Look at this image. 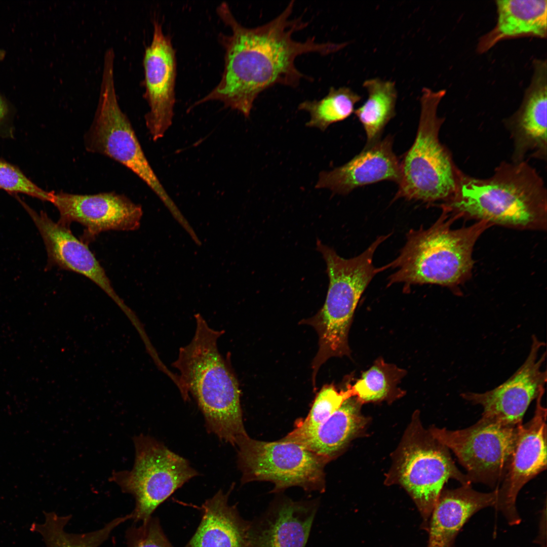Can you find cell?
<instances>
[{
	"instance_id": "4",
	"label": "cell",
	"mask_w": 547,
	"mask_h": 547,
	"mask_svg": "<svg viewBox=\"0 0 547 547\" xmlns=\"http://www.w3.org/2000/svg\"><path fill=\"white\" fill-rule=\"evenodd\" d=\"M456 219L442 211L429 228L409 230L398 256L386 264L395 270L388 278L387 286L403 284L406 292L413 285L435 284L454 290L468 280L474 264V246L492 225L479 221L453 229Z\"/></svg>"
},
{
	"instance_id": "29",
	"label": "cell",
	"mask_w": 547,
	"mask_h": 547,
	"mask_svg": "<svg viewBox=\"0 0 547 547\" xmlns=\"http://www.w3.org/2000/svg\"><path fill=\"white\" fill-rule=\"evenodd\" d=\"M0 189L11 194L23 193L51 203L54 192L42 189L19 167L2 159H0Z\"/></svg>"
},
{
	"instance_id": "2",
	"label": "cell",
	"mask_w": 547,
	"mask_h": 547,
	"mask_svg": "<svg viewBox=\"0 0 547 547\" xmlns=\"http://www.w3.org/2000/svg\"><path fill=\"white\" fill-rule=\"evenodd\" d=\"M440 207L456 219L484 221L492 226L520 230L546 229V187L525 161L502 162L487 178L459 170L453 196Z\"/></svg>"
},
{
	"instance_id": "18",
	"label": "cell",
	"mask_w": 547,
	"mask_h": 547,
	"mask_svg": "<svg viewBox=\"0 0 547 547\" xmlns=\"http://www.w3.org/2000/svg\"><path fill=\"white\" fill-rule=\"evenodd\" d=\"M533 73L519 109L504 122L514 143L513 162L526 155L546 160L547 64L546 59L533 62Z\"/></svg>"
},
{
	"instance_id": "15",
	"label": "cell",
	"mask_w": 547,
	"mask_h": 547,
	"mask_svg": "<svg viewBox=\"0 0 547 547\" xmlns=\"http://www.w3.org/2000/svg\"><path fill=\"white\" fill-rule=\"evenodd\" d=\"M51 203L59 213L58 222L67 226L80 223L86 237L91 238L109 230H136L143 214L140 205L113 191L93 194L54 191Z\"/></svg>"
},
{
	"instance_id": "16",
	"label": "cell",
	"mask_w": 547,
	"mask_h": 547,
	"mask_svg": "<svg viewBox=\"0 0 547 547\" xmlns=\"http://www.w3.org/2000/svg\"><path fill=\"white\" fill-rule=\"evenodd\" d=\"M14 197L29 214L42 237L47 253L48 268L57 267L82 275L122 304L103 267L87 244L73 235L69 226L54 221L45 212H36L17 195Z\"/></svg>"
},
{
	"instance_id": "11",
	"label": "cell",
	"mask_w": 547,
	"mask_h": 547,
	"mask_svg": "<svg viewBox=\"0 0 547 547\" xmlns=\"http://www.w3.org/2000/svg\"><path fill=\"white\" fill-rule=\"evenodd\" d=\"M519 426H505L481 418L464 429L433 427L429 432L455 454L472 483L495 489L505 474Z\"/></svg>"
},
{
	"instance_id": "32",
	"label": "cell",
	"mask_w": 547,
	"mask_h": 547,
	"mask_svg": "<svg viewBox=\"0 0 547 547\" xmlns=\"http://www.w3.org/2000/svg\"><path fill=\"white\" fill-rule=\"evenodd\" d=\"M4 56V52L3 51H0V60L2 59Z\"/></svg>"
},
{
	"instance_id": "9",
	"label": "cell",
	"mask_w": 547,
	"mask_h": 547,
	"mask_svg": "<svg viewBox=\"0 0 547 547\" xmlns=\"http://www.w3.org/2000/svg\"><path fill=\"white\" fill-rule=\"evenodd\" d=\"M236 446L242 483L269 481L275 485L272 492L292 486L307 491H324V467L330 461L326 458L296 443L281 440L258 441L248 435L241 438Z\"/></svg>"
},
{
	"instance_id": "30",
	"label": "cell",
	"mask_w": 547,
	"mask_h": 547,
	"mask_svg": "<svg viewBox=\"0 0 547 547\" xmlns=\"http://www.w3.org/2000/svg\"><path fill=\"white\" fill-rule=\"evenodd\" d=\"M128 547H174L165 535L157 517H151L139 526L126 532Z\"/></svg>"
},
{
	"instance_id": "17",
	"label": "cell",
	"mask_w": 547,
	"mask_h": 547,
	"mask_svg": "<svg viewBox=\"0 0 547 547\" xmlns=\"http://www.w3.org/2000/svg\"><path fill=\"white\" fill-rule=\"evenodd\" d=\"M318 499L295 501L276 497L250 521L248 547H305L318 511Z\"/></svg>"
},
{
	"instance_id": "31",
	"label": "cell",
	"mask_w": 547,
	"mask_h": 547,
	"mask_svg": "<svg viewBox=\"0 0 547 547\" xmlns=\"http://www.w3.org/2000/svg\"><path fill=\"white\" fill-rule=\"evenodd\" d=\"M13 126L10 122L9 107L0 96V137L13 138Z\"/></svg>"
},
{
	"instance_id": "10",
	"label": "cell",
	"mask_w": 547,
	"mask_h": 547,
	"mask_svg": "<svg viewBox=\"0 0 547 547\" xmlns=\"http://www.w3.org/2000/svg\"><path fill=\"white\" fill-rule=\"evenodd\" d=\"M398 482L408 491L427 521L449 479L471 485L456 466L449 449L417 420L407 430L398 451L395 465Z\"/></svg>"
},
{
	"instance_id": "20",
	"label": "cell",
	"mask_w": 547,
	"mask_h": 547,
	"mask_svg": "<svg viewBox=\"0 0 547 547\" xmlns=\"http://www.w3.org/2000/svg\"><path fill=\"white\" fill-rule=\"evenodd\" d=\"M498 488L484 493L471 485L442 490L430 516L427 547H454L460 529L475 514L489 506L495 507Z\"/></svg>"
},
{
	"instance_id": "23",
	"label": "cell",
	"mask_w": 547,
	"mask_h": 547,
	"mask_svg": "<svg viewBox=\"0 0 547 547\" xmlns=\"http://www.w3.org/2000/svg\"><path fill=\"white\" fill-rule=\"evenodd\" d=\"M494 27L482 36L477 50L483 53L500 41L523 36L547 35L546 0H497Z\"/></svg>"
},
{
	"instance_id": "1",
	"label": "cell",
	"mask_w": 547,
	"mask_h": 547,
	"mask_svg": "<svg viewBox=\"0 0 547 547\" xmlns=\"http://www.w3.org/2000/svg\"><path fill=\"white\" fill-rule=\"evenodd\" d=\"M294 3L291 1L272 20L252 28L239 23L226 3L218 6L219 16L231 30L230 34L219 35L225 50L224 70L218 84L194 105L219 100L248 118L263 91L276 84L296 87L305 78L295 64L298 56L311 53L327 55L347 45L318 43L315 37L304 42L294 40L293 34L308 24L300 17L290 18Z\"/></svg>"
},
{
	"instance_id": "13",
	"label": "cell",
	"mask_w": 547,
	"mask_h": 547,
	"mask_svg": "<svg viewBox=\"0 0 547 547\" xmlns=\"http://www.w3.org/2000/svg\"><path fill=\"white\" fill-rule=\"evenodd\" d=\"M544 391H541L535 399L532 418L518 428L505 474L497 489L495 508L502 513L511 525L521 522L516 505L520 491L546 469V409L542 404Z\"/></svg>"
},
{
	"instance_id": "22",
	"label": "cell",
	"mask_w": 547,
	"mask_h": 547,
	"mask_svg": "<svg viewBox=\"0 0 547 547\" xmlns=\"http://www.w3.org/2000/svg\"><path fill=\"white\" fill-rule=\"evenodd\" d=\"M361 404L351 397L316 428L304 433L292 431L281 440L296 443L330 461L365 424Z\"/></svg>"
},
{
	"instance_id": "27",
	"label": "cell",
	"mask_w": 547,
	"mask_h": 547,
	"mask_svg": "<svg viewBox=\"0 0 547 547\" xmlns=\"http://www.w3.org/2000/svg\"><path fill=\"white\" fill-rule=\"evenodd\" d=\"M404 372L395 366L378 360L353 385V397L361 403L383 400L396 389Z\"/></svg>"
},
{
	"instance_id": "14",
	"label": "cell",
	"mask_w": 547,
	"mask_h": 547,
	"mask_svg": "<svg viewBox=\"0 0 547 547\" xmlns=\"http://www.w3.org/2000/svg\"><path fill=\"white\" fill-rule=\"evenodd\" d=\"M152 37L143 56L145 92L149 111L145 115L153 141L162 138L171 126L175 103L176 60L171 37L154 20Z\"/></svg>"
},
{
	"instance_id": "12",
	"label": "cell",
	"mask_w": 547,
	"mask_h": 547,
	"mask_svg": "<svg viewBox=\"0 0 547 547\" xmlns=\"http://www.w3.org/2000/svg\"><path fill=\"white\" fill-rule=\"evenodd\" d=\"M529 353L525 362L505 382L484 393L464 392L460 396L474 405L482 407L481 418L500 424L517 427L531 403L545 390L546 370L541 369L546 359L545 343L533 335Z\"/></svg>"
},
{
	"instance_id": "24",
	"label": "cell",
	"mask_w": 547,
	"mask_h": 547,
	"mask_svg": "<svg viewBox=\"0 0 547 547\" xmlns=\"http://www.w3.org/2000/svg\"><path fill=\"white\" fill-rule=\"evenodd\" d=\"M363 86L368 98L354 113L365 132L367 144H370L380 139L385 126L395 115L397 91L395 82L379 78L365 80Z\"/></svg>"
},
{
	"instance_id": "6",
	"label": "cell",
	"mask_w": 547,
	"mask_h": 547,
	"mask_svg": "<svg viewBox=\"0 0 547 547\" xmlns=\"http://www.w3.org/2000/svg\"><path fill=\"white\" fill-rule=\"evenodd\" d=\"M445 90L423 88L421 112L414 141L400 162L398 190L395 199L444 203L453 194L459 171L439 134L445 118L437 114Z\"/></svg>"
},
{
	"instance_id": "5",
	"label": "cell",
	"mask_w": 547,
	"mask_h": 547,
	"mask_svg": "<svg viewBox=\"0 0 547 547\" xmlns=\"http://www.w3.org/2000/svg\"><path fill=\"white\" fill-rule=\"evenodd\" d=\"M391 234L379 236L363 253L343 258L332 248L317 240V250L325 260L329 283L325 302L314 316L302 320L317 331L319 350L312 363L318 372L333 357L348 356V334L353 317L363 293L378 273L386 269L373 263L378 247Z\"/></svg>"
},
{
	"instance_id": "26",
	"label": "cell",
	"mask_w": 547,
	"mask_h": 547,
	"mask_svg": "<svg viewBox=\"0 0 547 547\" xmlns=\"http://www.w3.org/2000/svg\"><path fill=\"white\" fill-rule=\"evenodd\" d=\"M361 98L348 87H331L323 98L304 101L298 105V109L309 113L306 126L325 131L331 124L345 120L354 112L355 105Z\"/></svg>"
},
{
	"instance_id": "19",
	"label": "cell",
	"mask_w": 547,
	"mask_h": 547,
	"mask_svg": "<svg viewBox=\"0 0 547 547\" xmlns=\"http://www.w3.org/2000/svg\"><path fill=\"white\" fill-rule=\"evenodd\" d=\"M393 138L387 136L366 144L358 154L344 165L321 172L316 188H328L335 193L347 194L354 189L383 180L398 183L400 162L393 149Z\"/></svg>"
},
{
	"instance_id": "28",
	"label": "cell",
	"mask_w": 547,
	"mask_h": 547,
	"mask_svg": "<svg viewBox=\"0 0 547 547\" xmlns=\"http://www.w3.org/2000/svg\"><path fill=\"white\" fill-rule=\"evenodd\" d=\"M351 397L353 396L349 385L346 390L340 392L333 384L323 386L317 394L307 416L297 420L292 431L304 433L313 430L328 419L344 401Z\"/></svg>"
},
{
	"instance_id": "8",
	"label": "cell",
	"mask_w": 547,
	"mask_h": 547,
	"mask_svg": "<svg viewBox=\"0 0 547 547\" xmlns=\"http://www.w3.org/2000/svg\"><path fill=\"white\" fill-rule=\"evenodd\" d=\"M133 440L135 458L132 469L113 471L109 480L134 497L132 519L144 522L161 503L199 473L187 459L154 438L140 434Z\"/></svg>"
},
{
	"instance_id": "7",
	"label": "cell",
	"mask_w": 547,
	"mask_h": 547,
	"mask_svg": "<svg viewBox=\"0 0 547 547\" xmlns=\"http://www.w3.org/2000/svg\"><path fill=\"white\" fill-rule=\"evenodd\" d=\"M114 53L105 52L99 98L84 144L92 153L107 157L128 168L160 198L172 214L178 211L151 167L131 123L121 109L114 77Z\"/></svg>"
},
{
	"instance_id": "21",
	"label": "cell",
	"mask_w": 547,
	"mask_h": 547,
	"mask_svg": "<svg viewBox=\"0 0 547 547\" xmlns=\"http://www.w3.org/2000/svg\"><path fill=\"white\" fill-rule=\"evenodd\" d=\"M231 490H220L203 504L200 523L185 547H248L250 521L229 504Z\"/></svg>"
},
{
	"instance_id": "25",
	"label": "cell",
	"mask_w": 547,
	"mask_h": 547,
	"mask_svg": "<svg viewBox=\"0 0 547 547\" xmlns=\"http://www.w3.org/2000/svg\"><path fill=\"white\" fill-rule=\"evenodd\" d=\"M44 513V522L33 523L30 529L41 535L46 547H98L108 538L114 528L132 518L131 513L112 520L99 530L74 534L65 530V526L72 517L71 515L60 516L54 512Z\"/></svg>"
},
{
	"instance_id": "3",
	"label": "cell",
	"mask_w": 547,
	"mask_h": 547,
	"mask_svg": "<svg viewBox=\"0 0 547 547\" xmlns=\"http://www.w3.org/2000/svg\"><path fill=\"white\" fill-rule=\"evenodd\" d=\"M191 341L180 348L172 364L179 372L180 394L185 401L190 393L203 413L207 431L236 446L248 435L244 425L238 381L219 353L217 342L224 333L209 326L199 314Z\"/></svg>"
}]
</instances>
